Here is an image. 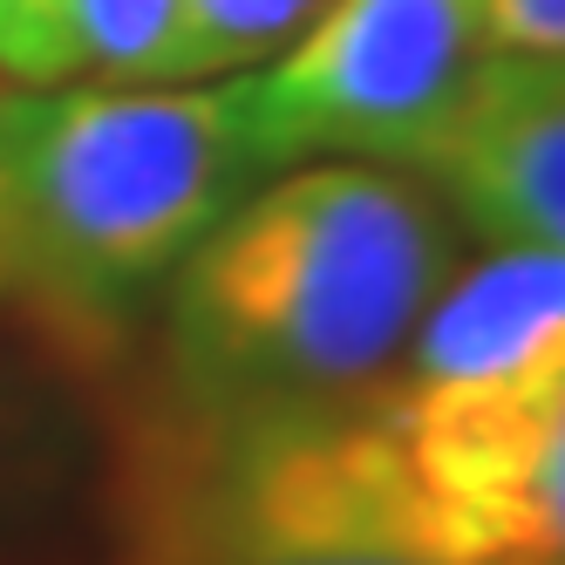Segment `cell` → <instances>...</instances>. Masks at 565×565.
<instances>
[{"instance_id": "cell-1", "label": "cell", "mask_w": 565, "mask_h": 565, "mask_svg": "<svg viewBox=\"0 0 565 565\" xmlns=\"http://www.w3.org/2000/svg\"><path fill=\"white\" fill-rule=\"evenodd\" d=\"M457 225L409 164L328 157L205 232L171 287L164 395L198 416H348L395 388Z\"/></svg>"}, {"instance_id": "cell-2", "label": "cell", "mask_w": 565, "mask_h": 565, "mask_svg": "<svg viewBox=\"0 0 565 565\" xmlns=\"http://www.w3.org/2000/svg\"><path fill=\"white\" fill-rule=\"evenodd\" d=\"M266 178L218 89L0 96V294L68 354H109L150 287Z\"/></svg>"}, {"instance_id": "cell-3", "label": "cell", "mask_w": 565, "mask_h": 565, "mask_svg": "<svg viewBox=\"0 0 565 565\" xmlns=\"http://www.w3.org/2000/svg\"><path fill=\"white\" fill-rule=\"evenodd\" d=\"M483 55V0H328L266 75H238V103L266 171L294 157L416 164Z\"/></svg>"}, {"instance_id": "cell-4", "label": "cell", "mask_w": 565, "mask_h": 565, "mask_svg": "<svg viewBox=\"0 0 565 565\" xmlns=\"http://www.w3.org/2000/svg\"><path fill=\"white\" fill-rule=\"evenodd\" d=\"M409 171L498 246L565 253V62L483 55L450 124Z\"/></svg>"}, {"instance_id": "cell-5", "label": "cell", "mask_w": 565, "mask_h": 565, "mask_svg": "<svg viewBox=\"0 0 565 565\" xmlns=\"http://www.w3.org/2000/svg\"><path fill=\"white\" fill-rule=\"evenodd\" d=\"M116 511H124V552H116L124 565H436L409 552H375V545L294 539L279 524L246 518L191 457V443L164 402L137 423L124 450Z\"/></svg>"}, {"instance_id": "cell-6", "label": "cell", "mask_w": 565, "mask_h": 565, "mask_svg": "<svg viewBox=\"0 0 565 565\" xmlns=\"http://www.w3.org/2000/svg\"><path fill=\"white\" fill-rule=\"evenodd\" d=\"M75 68L103 83H178L184 75V0H62Z\"/></svg>"}, {"instance_id": "cell-7", "label": "cell", "mask_w": 565, "mask_h": 565, "mask_svg": "<svg viewBox=\"0 0 565 565\" xmlns=\"http://www.w3.org/2000/svg\"><path fill=\"white\" fill-rule=\"evenodd\" d=\"M328 14V0H184V75L259 68Z\"/></svg>"}, {"instance_id": "cell-8", "label": "cell", "mask_w": 565, "mask_h": 565, "mask_svg": "<svg viewBox=\"0 0 565 565\" xmlns=\"http://www.w3.org/2000/svg\"><path fill=\"white\" fill-rule=\"evenodd\" d=\"M0 75L55 89L75 75V34L62 0H0Z\"/></svg>"}, {"instance_id": "cell-9", "label": "cell", "mask_w": 565, "mask_h": 565, "mask_svg": "<svg viewBox=\"0 0 565 565\" xmlns=\"http://www.w3.org/2000/svg\"><path fill=\"white\" fill-rule=\"evenodd\" d=\"M518 565H565V409L532 463V483L518 498Z\"/></svg>"}, {"instance_id": "cell-10", "label": "cell", "mask_w": 565, "mask_h": 565, "mask_svg": "<svg viewBox=\"0 0 565 565\" xmlns=\"http://www.w3.org/2000/svg\"><path fill=\"white\" fill-rule=\"evenodd\" d=\"M491 55H558L565 62V0H483Z\"/></svg>"}, {"instance_id": "cell-11", "label": "cell", "mask_w": 565, "mask_h": 565, "mask_svg": "<svg viewBox=\"0 0 565 565\" xmlns=\"http://www.w3.org/2000/svg\"><path fill=\"white\" fill-rule=\"evenodd\" d=\"M0 429H8V388H0Z\"/></svg>"}, {"instance_id": "cell-12", "label": "cell", "mask_w": 565, "mask_h": 565, "mask_svg": "<svg viewBox=\"0 0 565 565\" xmlns=\"http://www.w3.org/2000/svg\"><path fill=\"white\" fill-rule=\"evenodd\" d=\"M0 96H8V89H0Z\"/></svg>"}]
</instances>
